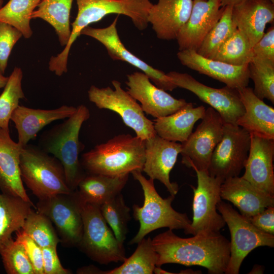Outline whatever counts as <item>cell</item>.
<instances>
[{
	"label": "cell",
	"instance_id": "cell-1",
	"mask_svg": "<svg viewBox=\"0 0 274 274\" xmlns=\"http://www.w3.org/2000/svg\"><path fill=\"white\" fill-rule=\"evenodd\" d=\"M161 233L152 239L158 255L156 266L168 263L198 265L210 274L225 273L230 258V242L220 232L200 233L182 238L172 231Z\"/></svg>",
	"mask_w": 274,
	"mask_h": 274
},
{
	"label": "cell",
	"instance_id": "cell-2",
	"mask_svg": "<svg viewBox=\"0 0 274 274\" xmlns=\"http://www.w3.org/2000/svg\"><path fill=\"white\" fill-rule=\"evenodd\" d=\"M76 2L78 13L72 24L69 40L62 51L50 59L51 66L57 71H67L70 49L81 35V31L90 24L100 21L108 15L116 14L128 17L139 30H144L148 26V13L153 4L150 0H76Z\"/></svg>",
	"mask_w": 274,
	"mask_h": 274
},
{
	"label": "cell",
	"instance_id": "cell-3",
	"mask_svg": "<svg viewBox=\"0 0 274 274\" xmlns=\"http://www.w3.org/2000/svg\"><path fill=\"white\" fill-rule=\"evenodd\" d=\"M89 117L88 108L84 105H79L74 114L46 131L39 140L38 146L62 164L66 183L73 191L77 190L79 182L86 175L79 159L84 149V145L79 141V133L82 124Z\"/></svg>",
	"mask_w": 274,
	"mask_h": 274
},
{
	"label": "cell",
	"instance_id": "cell-4",
	"mask_svg": "<svg viewBox=\"0 0 274 274\" xmlns=\"http://www.w3.org/2000/svg\"><path fill=\"white\" fill-rule=\"evenodd\" d=\"M145 150L144 140L121 134L82 154L80 162L87 174L119 176L143 171Z\"/></svg>",
	"mask_w": 274,
	"mask_h": 274
},
{
	"label": "cell",
	"instance_id": "cell-5",
	"mask_svg": "<svg viewBox=\"0 0 274 274\" xmlns=\"http://www.w3.org/2000/svg\"><path fill=\"white\" fill-rule=\"evenodd\" d=\"M131 174L142 187L144 200L142 206L134 204L132 207L133 216L139 222L140 228L128 244H137L149 233L161 228L182 229L188 234L191 221L186 213H179L173 208L172 203L175 196L170 195L165 198L161 197L155 189L154 180L146 179L141 170H133Z\"/></svg>",
	"mask_w": 274,
	"mask_h": 274
},
{
	"label": "cell",
	"instance_id": "cell-6",
	"mask_svg": "<svg viewBox=\"0 0 274 274\" xmlns=\"http://www.w3.org/2000/svg\"><path fill=\"white\" fill-rule=\"evenodd\" d=\"M20 168L23 183L39 199L73 192L61 163L39 146L27 144L22 147Z\"/></svg>",
	"mask_w": 274,
	"mask_h": 274
},
{
	"label": "cell",
	"instance_id": "cell-7",
	"mask_svg": "<svg viewBox=\"0 0 274 274\" xmlns=\"http://www.w3.org/2000/svg\"><path fill=\"white\" fill-rule=\"evenodd\" d=\"M82 216V234L77 247L100 264L123 262L127 258L123 244L117 239L108 226L99 206L84 203Z\"/></svg>",
	"mask_w": 274,
	"mask_h": 274
},
{
	"label": "cell",
	"instance_id": "cell-8",
	"mask_svg": "<svg viewBox=\"0 0 274 274\" xmlns=\"http://www.w3.org/2000/svg\"><path fill=\"white\" fill-rule=\"evenodd\" d=\"M217 209L227 225L231 236L230 258L224 273L238 274L243 261L254 249L261 246L274 247V235L257 228L230 204L221 200L218 203Z\"/></svg>",
	"mask_w": 274,
	"mask_h": 274
},
{
	"label": "cell",
	"instance_id": "cell-9",
	"mask_svg": "<svg viewBox=\"0 0 274 274\" xmlns=\"http://www.w3.org/2000/svg\"><path fill=\"white\" fill-rule=\"evenodd\" d=\"M114 89L108 86L92 85L88 91L89 100L100 109H108L119 115L124 123L133 129L138 137L145 140L156 134L154 122L145 115L141 105L122 88L117 80L112 81Z\"/></svg>",
	"mask_w": 274,
	"mask_h": 274
},
{
	"label": "cell",
	"instance_id": "cell-10",
	"mask_svg": "<svg viewBox=\"0 0 274 274\" xmlns=\"http://www.w3.org/2000/svg\"><path fill=\"white\" fill-rule=\"evenodd\" d=\"M83 202L77 190L40 199L36 210L46 216L65 246L77 247L82 236Z\"/></svg>",
	"mask_w": 274,
	"mask_h": 274
},
{
	"label": "cell",
	"instance_id": "cell-11",
	"mask_svg": "<svg viewBox=\"0 0 274 274\" xmlns=\"http://www.w3.org/2000/svg\"><path fill=\"white\" fill-rule=\"evenodd\" d=\"M250 134L237 124L224 123L222 137L214 149L208 174L223 181L238 176L247 160Z\"/></svg>",
	"mask_w": 274,
	"mask_h": 274
},
{
	"label": "cell",
	"instance_id": "cell-12",
	"mask_svg": "<svg viewBox=\"0 0 274 274\" xmlns=\"http://www.w3.org/2000/svg\"><path fill=\"white\" fill-rule=\"evenodd\" d=\"M197 186L193 190V217L189 234L219 232L225 225L222 215L217 211L221 200L220 188L222 180L211 176L208 172L194 169Z\"/></svg>",
	"mask_w": 274,
	"mask_h": 274
},
{
	"label": "cell",
	"instance_id": "cell-13",
	"mask_svg": "<svg viewBox=\"0 0 274 274\" xmlns=\"http://www.w3.org/2000/svg\"><path fill=\"white\" fill-rule=\"evenodd\" d=\"M201 120L195 131L181 143L180 154L186 166L208 172L212 153L222 139L225 123L212 107L206 109Z\"/></svg>",
	"mask_w": 274,
	"mask_h": 274
},
{
	"label": "cell",
	"instance_id": "cell-14",
	"mask_svg": "<svg viewBox=\"0 0 274 274\" xmlns=\"http://www.w3.org/2000/svg\"><path fill=\"white\" fill-rule=\"evenodd\" d=\"M166 75L177 87L191 91L211 106L218 112L225 123L236 124L238 118L245 113L237 89L226 86L221 88L209 87L187 73L171 71Z\"/></svg>",
	"mask_w": 274,
	"mask_h": 274
},
{
	"label": "cell",
	"instance_id": "cell-15",
	"mask_svg": "<svg viewBox=\"0 0 274 274\" xmlns=\"http://www.w3.org/2000/svg\"><path fill=\"white\" fill-rule=\"evenodd\" d=\"M119 15L112 23L105 28L87 26L81 35L89 36L99 42L106 48L113 60L126 62L146 74L158 88L165 91H173L177 88L163 72L156 69L134 55L124 46L120 39L117 29Z\"/></svg>",
	"mask_w": 274,
	"mask_h": 274
},
{
	"label": "cell",
	"instance_id": "cell-16",
	"mask_svg": "<svg viewBox=\"0 0 274 274\" xmlns=\"http://www.w3.org/2000/svg\"><path fill=\"white\" fill-rule=\"evenodd\" d=\"M127 92L139 101L144 113L155 118L167 116L177 111L187 102L177 99L152 84L143 72L127 75Z\"/></svg>",
	"mask_w": 274,
	"mask_h": 274
},
{
	"label": "cell",
	"instance_id": "cell-17",
	"mask_svg": "<svg viewBox=\"0 0 274 274\" xmlns=\"http://www.w3.org/2000/svg\"><path fill=\"white\" fill-rule=\"evenodd\" d=\"M145 162L143 171L150 178L157 180L175 196L179 187L170 181V173L182 150L181 144L165 140L158 135L144 140Z\"/></svg>",
	"mask_w": 274,
	"mask_h": 274
},
{
	"label": "cell",
	"instance_id": "cell-18",
	"mask_svg": "<svg viewBox=\"0 0 274 274\" xmlns=\"http://www.w3.org/2000/svg\"><path fill=\"white\" fill-rule=\"evenodd\" d=\"M220 0H193L189 18L176 39L179 50L196 51L224 11Z\"/></svg>",
	"mask_w": 274,
	"mask_h": 274
},
{
	"label": "cell",
	"instance_id": "cell-19",
	"mask_svg": "<svg viewBox=\"0 0 274 274\" xmlns=\"http://www.w3.org/2000/svg\"><path fill=\"white\" fill-rule=\"evenodd\" d=\"M177 55L183 65L220 81L227 87L238 90L248 85L249 64L234 65L203 57L192 50L179 51Z\"/></svg>",
	"mask_w": 274,
	"mask_h": 274
},
{
	"label": "cell",
	"instance_id": "cell-20",
	"mask_svg": "<svg viewBox=\"0 0 274 274\" xmlns=\"http://www.w3.org/2000/svg\"><path fill=\"white\" fill-rule=\"evenodd\" d=\"M248 157L242 177L262 191L274 196V139L250 134Z\"/></svg>",
	"mask_w": 274,
	"mask_h": 274
},
{
	"label": "cell",
	"instance_id": "cell-21",
	"mask_svg": "<svg viewBox=\"0 0 274 274\" xmlns=\"http://www.w3.org/2000/svg\"><path fill=\"white\" fill-rule=\"evenodd\" d=\"M192 3L193 0H158L157 4H152L148 21L158 39L176 40L189 18Z\"/></svg>",
	"mask_w": 274,
	"mask_h": 274
},
{
	"label": "cell",
	"instance_id": "cell-22",
	"mask_svg": "<svg viewBox=\"0 0 274 274\" xmlns=\"http://www.w3.org/2000/svg\"><path fill=\"white\" fill-rule=\"evenodd\" d=\"M220 195L222 199L233 203L248 219L274 206V196L262 191L242 177L225 180L221 185Z\"/></svg>",
	"mask_w": 274,
	"mask_h": 274
},
{
	"label": "cell",
	"instance_id": "cell-23",
	"mask_svg": "<svg viewBox=\"0 0 274 274\" xmlns=\"http://www.w3.org/2000/svg\"><path fill=\"white\" fill-rule=\"evenodd\" d=\"M232 19L253 47L263 36L266 25L273 22L274 3L269 0H244L232 6Z\"/></svg>",
	"mask_w": 274,
	"mask_h": 274
},
{
	"label": "cell",
	"instance_id": "cell-24",
	"mask_svg": "<svg viewBox=\"0 0 274 274\" xmlns=\"http://www.w3.org/2000/svg\"><path fill=\"white\" fill-rule=\"evenodd\" d=\"M76 110L77 107L66 105L51 110L36 109L19 105L11 117L17 131V143L22 147L26 146L45 126L54 121L70 117Z\"/></svg>",
	"mask_w": 274,
	"mask_h": 274
},
{
	"label": "cell",
	"instance_id": "cell-25",
	"mask_svg": "<svg viewBox=\"0 0 274 274\" xmlns=\"http://www.w3.org/2000/svg\"><path fill=\"white\" fill-rule=\"evenodd\" d=\"M22 147L11 138L9 129L0 128V190L32 202L21 179L20 155Z\"/></svg>",
	"mask_w": 274,
	"mask_h": 274
},
{
	"label": "cell",
	"instance_id": "cell-26",
	"mask_svg": "<svg viewBox=\"0 0 274 274\" xmlns=\"http://www.w3.org/2000/svg\"><path fill=\"white\" fill-rule=\"evenodd\" d=\"M245 113L236 124L250 134L274 139V109L258 98L250 87L237 90Z\"/></svg>",
	"mask_w": 274,
	"mask_h": 274
},
{
	"label": "cell",
	"instance_id": "cell-27",
	"mask_svg": "<svg viewBox=\"0 0 274 274\" xmlns=\"http://www.w3.org/2000/svg\"><path fill=\"white\" fill-rule=\"evenodd\" d=\"M205 111L203 106L194 107L192 103L187 102L175 113L156 118L155 132L165 140L182 143L192 133L195 123L203 117Z\"/></svg>",
	"mask_w": 274,
	"mask_h": 274
},
{
	"label": "cell",
	"instance_id": "cell-28",
	"mask_svg": "<svg viewBox=\"0 0 274 274\" xmlns=\"http://www.w3.org/2000/svg\"><path fill=\"white\" fill-rule=\"evenodd\" d=\"M129 174L109 176L87 174L79 182L77 191L84 203L100 206L121 193Z\"/></svg>",
	"mask_w": 274,
	"mask_h": 274
},
{
	"label": "cell",
	"instance_id": "cell-29",
	"mask_svg": "<svg viewBox=\"0 0 274 274\" xmlns=\"http://www.w3.org/2000/svg\"><path fill=\"white\" fill-rule=\"evenodd\" d=\"M36 207L21 197L0 193V248L21 229L25 219Z\"/></svg>",
	"mask_w": 274,
	"mask_h": 274
},
{
	"label": "cell",
	"instance_id": "cell-30",
	"mask_svg": "<svg viewBox=\"0 0 274 274\" xmlns=\"http://www.w3.org/2000/svg\"><path fill=\"white\" fill-rule=\"evenodd\" d=\"M73 1L41 0L31 15V19L41 18L54 28L62 46L66 45L71 33L70 17Z\"/></svg>",
	"mask_w": 274,
	"mask_h": 274
},
{
	"label": "cell",
	"instance_id": "cell-31",
	"mask_svg": "<svg viewBox=\"0 0 274 274\" xmlns=\"http://www.w3.org/2000/svg\"><path fill=\"white\" fill-rule=\"evenodd\" d=\"M133 253L119 266L101 274H152L156 266L158 255L154 250L150 237L137 243Z\"/></svg>",
	"mask_w": 274,
	"mask_h": 274
},
{
	"label": "cell",
	"instance_id": "cell-32",
	"mask_svg": "<svg viewBox=\"0 0 274 274\" xmlns=\"http://www.w3.org/2000/svg\"><path fill=\"white\" fill-rule=\"evenodd\" d=\"M41 0H9L0 9V21L19 30L25 39L32 35L31 15Z\"/></svg>",
	"mask_w": 274,
	"mask_h": 274
},
{
	"label": "cell",
	"instance_id": "cell-33",
	"mask_svg": "<svg viewBox=\"0 0 274 274\" xmlns=\"http://www.w3.org/2000/svg\"><path fill=\"white\" fill-rule=\"evenodd\" d=\"M231 6L224 7L219 20L206 36L197 53L203 57L212 59L220 47L237 29L232 19Z\"/></svg>",
	"mask_w": 274,
	"mask_h": 274
},
{
	"label": "cell",
	"instance_id": "cell-34",
	"mask_svg": "<svg viewBox=\"0 0 274 274\" xmlns=\"http://www.w3.org/2000/svg\"><path fill=\"white\" fill-rule=\"evenodd\" d=\"M101 215L112 230L117 239L123 244L131 219L130 209L126 205L120 193L99 206Z\"/></svg>",
	"mask_w": 274,
	"mask_h": 274
},
{
	"label": "cell",
	"instance_id": "cell-35",
	"mask_svg": "<svg viewBox=\"0 0 274 274\" xmlns=\"http://www.w3.org/2000/svg\"><path fill=\"white\" fill-rule=\"evenodd\" d=\"M252 58V47L248 39L237 28L220 47L212 59L234 65H243L249 64Z\"/></svg>",
	"mask_w": 274,
	"mask_h": 274
},
{
	"label": "cell",
	"instance_id": "cell-36",
	"mask_svg": "<svg viewBox=\"0 0 274 274\" xmlns=\"http://www.w3.org/2000/svg\"><path fill=\"white\" fill-rule=\"evenodd\" d=\"M21 229L42 248L57 247L60 243L51 220L38 211H31Z\"/></svg>",
	"mask_w": 274,
	"mask_h": 274
},
{
	"label": "cell",
	"instance_id": "cell-37",
	"mask_svg": "<svg viewBox=\"0 0 274 274\" xmlns=\"http://www.w3.org/2000/svg\"><path fill=\"white\" fill-rule=\"evenodd\" d=\"M22 77L21 69L15 67L0 95V128L9 129L12 114L19 105L20 99L24 97L21 85Z\"/></svg>",
	"mask_w": 274,
	"mask_h": 274
},
{
	"label": "cell",
	"instance_id": "cell-38",
	"mask_svg": "<svg viewBox=\"0 0 274 274\" xmlns=\"http://www.w3.org/2000/svg\"><path fill=\"white\" fill-rule=\"evenodd\" d=\"M249 78L254 82V93L274 104V64L252 58L249 63Z\"/></svg>",
	"mask_w": 274,
	"mask_h": 274
},
{
	"label": "cell",
	"instance_id": "cell-39",
	"mask_svg": "<svg viewBox=\"0 0 274 274\" xmlns=\"http://www.w3.org/2000/svg\"><path fill=\"white\" fill-rule=\"evenodd\" d=\"M0 255L8 274H35L22 244L12 237L0 248Z\"/></svg>",
	"mask_w": 274,
	"mask_h": 274
},
{
	"label": "cell",
	"instance_id": "cell-40",
	"mask_svg": "<svg viewBox=\"0 0 274 274\" xmlns=\"http://www.w3.org/2000/svg\"><path fill=\"white\" fill-rule=\"evenodd\" d=\"M22 36L14 27L0 21V72L3 74L7 68L12 48Z\"/></svg>",
	"mask_w": 274,
	"mask_h": 274
},
{
	"label": "cell",
	"instance_id": "cell-41",
	"mask_svg": "<svg viewBox=\"0 0 274 274\" xmlns=\"http://www.w3.org/2000/svg\"><path fill=\"white\" fill-rule=\"evenodd\" d=\"M15 239L23 246L35 274H44L42 248L22 229L15 232Z\"/></svg>",
	"mask_w": 274,
	"mask_h": 274
},
{
	"label": "cell",
	"instance_id": "cell-42",
	"mask_svg": "<svg viewBox=\"0 0 274 274\" xmlns=\"http://www.w3.org/2000/svg\"><path fill=\"white\" fill-rule=\"evenodd\" d=\"M253 58L274 64V27H270L252 47Z\"/></svg>",
	"mask_w": 274,
	"mask_h": 274
},
{
	"label": "cell",
	"instance_id": "cell-43",
	"mask_svg": "<svg viewBox=\"0 0 274 274\" xmlns=\"http://www.w3.org/2000/svg\"><path fill=\"white\" fill-rule=\"evenodd\" d=\"M44 274H71L72 271L61 265L56 247L42 248Z\"/></svg>",
	"mask_w": 274,
	"mask_h": 274
},
{
	"label": "cell",
	"instance_id": "cell-44",
	"mask_svg": "<svg viewBox=\"0 0 274 274\" xmlns=\"http://www.w3.org/2000/svg\"><path fill=\"white\" fill-rule=\"evenodd\" d=\"M249 219L258 229L274 235V206L266 208Z\"/></svg>",
	"mask_w": 274,
	"mask_h": 274
},
{
	"label": "cell",
	"instance_id": "cell-45",
	"mask_svg": "<svg viewBox=\"0 0 274 274\" xmlns=\"http://www.w3.org/2000/svg\"><path fill=\"white\" fill-rule=\"evenodd\" d=\"M221 6L223 7H226L227 6H233L235 5H236L244 0H220Z\"/></svg>",
	"mask_w": 274,
	"mask_h": 274
},
{
	"label": "cell",
	"instance_id": "cell-46",
	"mask_svg": "<svg viewBox=\"0 0 274 274\" xmlns=\"http://www.w3.org/2000/svg\"><path fill=\"white\" fill-rule=\"evenodd\" d=\"M263 267L259 265H255L249 273H263Z\"/></svg>",
	"mask_w": 274,
	"mask_h": 274
},
{
	"label": "cell",
	"instance_id": "cell-47",
	"mask_svg": "<svg viewBox=\"0 0 274 274\" xmlns=\"http://www.w3.org/2000/svg\"><path fill=\"white\" fill-rule=\"evenodd\" d=\"M8 80V77H5L3 76V74L0 72V88L5 87Z\"/></svg>",
	"mask_w": 274,
	"mask_h": 274
},
{
	"label": "cell",
	"instance_id": "cell-48",
	"mask_svg": "<svg viewBox=\"0 0 274 274\" xmlns=\"http://www.w3.org/2000/svg\"><path fill=\"white\" fill-rule=\"evenodd\" d=\"M3 0H0V9L3 7Z\"/></svg>",
	"mask_w": 274,
	"mask_h": 274
},
{
	"label": "cell",
	"instance_id": "cell-49",
	"mask_svg": "<svg viewBox=\"0 0 274 274\" xmlns=\"http://www.w3.org/2000/svg\"><path fill=\"white\" fill-rule=\"evenodd\" d=\"M269 1L272 2V3H274V0H269Z\"/></svg>",
	"mask_w": 274,
	"mask_h": 274
}]
</instances>
